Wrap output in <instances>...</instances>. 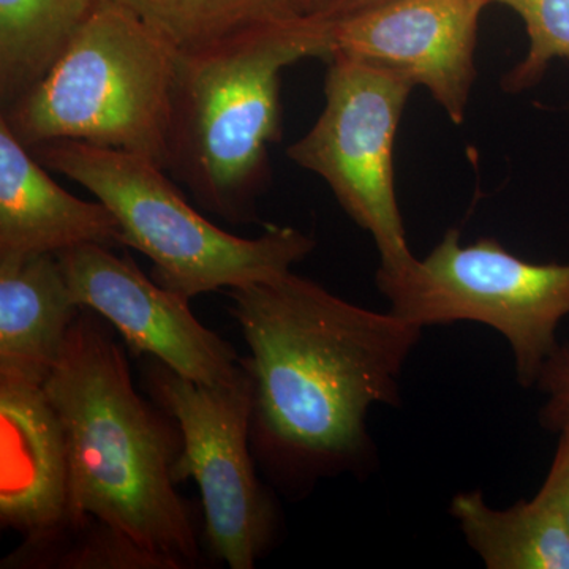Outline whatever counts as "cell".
Masks as SVG:
<instances>
[{
  "instance_id": "6da1fadb",
  "label": "cell",
  "mask_w": 569,
  "mask_h": 569,
  "mask_svg": "<svg viewBox=\"0 0 569 569\" xmlns=\"http://www.w3.org/2000/svg\"><path fill=\"white\" fill-rule=\"evenodd\" d=\"M228 296L250 348L254 460L291 492L361 470L373 451L369 411L400 402L425 328L291 271Z\"/></svg>"
},
{
  "instance_id": "7a4b0ae2",
  "label": "cell",
  "mask_w": 569,
  "mask_h": 569,
  "mask_svg": "<svg viewBox=\"0 0 569 569\" xmlns=\"http://www.w3.org/2000/svg\"><path fill=\"white\" fill-rule=\"evenodd\" d=\"M43 391L66 430L74 529L100 519L181 569L198 567L200 538L173 478L181 429L133 387L99 313L81 307Z\"/></svg>"
},
{
  "instance_id": "3957f363",
  "label": "cell",
  "mask_w": 569,
  "mask_h": 569,
  "mask_svg": "<svg viewBox=\"0 0 569 569\" xmlns=\"http://www.w3.org/2000/svg\"><path fill=\"white\" fill-rule=\"evenodd\" d=\"M332 54L331 26L290 18L178 51L167 170L206 211L250 223L268 186L269 146L282 137L280 74Z\"/></svg>"
},
{
  "instance_id": "277c9868",
  "label": "cell",
  "mask_w": 569,
  "mask_h": 569,
  "mask_svg": "<svg viewBox=\"0 0 569 569\" xmlns=\"http://www.w3.org/2000/svg\"><path fill=\"white\" fill-rule=\"evenodd\" d=\"M178 51L116 0H100L39 84L2 111L29 149L80 141L167 171Z\"/></svg>"
},
{
  "instance_id": "5b68a950",
  "label": "cell",
  "mask_w": 569,
  "mask_h": 569,
  "mask_svg": "<svg viewBox=\"0 0 569 569\" xmlns=\"http://www.w3.org/2000/svg\"><path fill=\"white\" fill-rule=\"evenodd\" d=\"M47 170L80 183L122 228L123 247L152 261V279L183 299L290 272L316 249L309 234L268 224L258 238L220 230L176 189L159 164L118 149L51 141L31 149Z\"/></svg>"
},
{
  "instance_id": "8992f818",
  "label": "cell",
  "mask_w": 569,
  "mask_h": 569,
  "mask_svg": "<svg viewBox=\"0 0 569 569\" xmlns=\"http://www.w3.org/2000/svg\"><path fill=\"white\" fill-rule=\"evenodd\" d=\"M376 280L389 310L421 328L466 321L505 337L522 388L537 385L569 317V263H531L492 238L462 246L456 228L422 260L378 269Z\"/></svg>"
},
{
  "instance_id": "52a82bcc",
  "label": "cell",
  "mask_w": 569,
  "mask_h": 569,
  "mask_svg": "<svg viewBox=\"0 0 569 569\" xmlns=\"http://www.w3.org/2000/svg\"><path fill=\"white\" fill-rule=\"evenodd\" d=\"M149 397L178 422L182 449L173 467L176 485L197 482L204 538L217 560L231 569H252L271 549L277 508L254 468L253 378L244 358L231 383H194L149 358L142 366Z\"/></svg>"
},
{
  "instance_id": "ba28073f",
  "label": "cell",
  "mask_w": 569,
  "mask_h": 569,
  "mask_svg": "<svg viewBox=\"0 0 569 569\" xmlns=\"http://www.w3.org/2000/svg\"><path fill=\"white\" fill-rule=\"evenodd\" d=\"M413 88L397 71L332 58L323 111L287 149L288 159L325 179L343 211L372 236L385 271L415 260L395 186L396 134Z\"/></svg>"
},
{
  "instance_id": "9c48e42d",
  "label": "cell",
  "mask_w": 569,
  "mask_h": 569,
  "mask_svg": "<svg viewBox=\"0 0 569 569\" xmlns=\"http://www.w3.org/2000/svg\"><path fill=\"white\" fill-rule=\"evenodd\" d=\"M71 298L99 313L134 355L159 359L194 383L219 387L241 373L244 358L193 316L189 299L144 276L130 257L88 244L58 253Z\"/></svg>"
},
{
  "instance_id": "30bf717a",
  "label": "cell",
  "mask_w": 569,
  "mask_h": 569,
  "mask_svg": "<svg viewBox=\"0 0 569 569\" xmlns=\"http://www.w3.org/2000/svg\"><path fill=\"white\" fill-rule=\"evenodd\" d=\"M488 3L385 0L329 21L331 59H353L403 74L426 88L451 122L460 126L477 81L478 24Z\"/></svg>"
},
{
  "instance_id": "8fae6325",
  "label": "cell",
  "mask_w": 569,
  "mask_h": 569,
  "mask_svg": "<svg viewBox=\"0 0 569 569\" xmlns=\"http://www.w3.org/2000/svg\"><path fill=\"white\" fill-rule=\"evenodd\" d=\"M0 526L18 550L51 545L74 529L66 430L43 387L0 378Z\"/></svg>"
},
{
  "instance_id": "7c38bea8",
  "label": "cell",
  "mask_w": 569,
  "mask_h": 569,
  "mask_svg": "<svg viewBox=\"0 0 569 569\" xmlns=\"http://www.w3.org/2000/svg\"><path fill=\"white\" fill-rule=\"evenodd\" d=\"M123 246L110 209L62 189L0 119V258Z\"/></svg>"
},
{
  "instance_id": "4fadbf2b",
  "label": "cell",
  "mask_w": 569,
  "mask_h": 569,
  "mask_svg": "<svg viewBox=\"0 0 569 569\" xmlns=\"http://www.w3.org/2000/svg\"><path fill=\"white\" fill-rule=\"evenodd\" d=\"M80 310L58 254L0 258V378L43 387Z\"/></svg>"
},
{
  "instance_id": "5bb4252c",
  "label": "cell",
  "mask_w": 569,
  "mask_h": 569,
  "mask_svg": "<svg viewBox=\"0 0 569 569\" xmlns=\"http://www.w3.org/2000/svg\"><path fill=\"white\" fill-rule=\"evenodd\" d=\"M449 512L486 568L569 569L567 523L537 496L498 509L471 490L452 498Z\"/></svg>"
},
{
  "instance_id": "9a60e30c",
  "label": "cell",
  "mask_w": 569,
  "mask_h": 569,
  "mask_svg": "<svg viewBox=\"0 0 569 569\" xmlns=\"http://www.w3.org/2000/svg\"><path fill=\"white\" fill-rule=\"evenodd\" d=\"M100 0H0V103L43 80Z\"/></svg>"
},
{
  "instance_id": "2e32d148",
  "label": "cell",
  "mask_w": 569,
  "mask_h": 569,
  "mask_svg": "<svg viewBox=\"0 0 569 569\" xmlns=\"http://www.w3.org/2000/svg\"><path fill=\"white\" fill-rule=\"evenodd\" d=\"M176 51L197 50L264 22L301 18L295 0H116Z\"/></svg>"
},
{
  "instance_id": "e0dca14e",
  "label": "cell",
  "mask_w": 569,
  "mask_h": 569,
  "mask_svg": "<svg viewBox=\"0 0 569 569\" xmlns=\"http://www.w3.org/2000/svg\"><path fill=\"white\" fill-rule=\"evenodd\" d=\"M2 569H181L174 560L146 548L126 531L89 518L51 545L14 549Z\"/></svg>"
},
{
  "instance_id": "ac0fdd59",
  "label": "cell",
  "mask_w": 569,
  "mask_h": 569,
  "mask_svg": "<svg viewBox=\"0 0 569 569\" xmlns=\"http://www.w3.org/2000/svg\"><path fill=\"white\" fill-rule=\"evenodd\" d=\"M519 14L529 36V50L518 66L505 74V92L519 93L545 78L550 63L569 59V0H490Z\"/></svg>"
},
{
  "instance_id": "d6986e66",
  "label": "cell",
  "mask_w": 569,
  "mask_h": 569,
  "mask_svg": "<svg viewBox=\"0 0 569 569\" xmlns=\"http://www.w3.org/2000/svg\"><path fill=\"white\" fill-rule=\"evenodd\" d=\"M535 388L546 397L539 422L550 432H557L569 419V339L549 356Z\"/></svg>"
},
{
  "instance_id": "ffe728a7",
  "label": "cell",
  "mask_w": 569,
  "mask_h": 569,
  "mask_svg": "<svg viewBox=\"0 0 569 569\" xmlns=\"http://www.w3.org/2000/svg\"><path fill=\"white\" fill-rule=\"evenodd\" d=\"M556 455L537 497L556 509L569 529V419L557 430Z\"/></svg>"
},
{
  "instance_id": "44dd1931",
  "label": "cell",
  "mask_w": 569,
  "mask_h": 569,
  "mask_svg": "<svg viewBox=\"0 0 569 569\" xmlns=\"http://www.w3.org/2000/svg\"><path fill=\"white\" fill-rule=\"evenodd\" d=\"M385 0H295L296 13L316 21H336Z\"/></svg>"
}]
</instances>
